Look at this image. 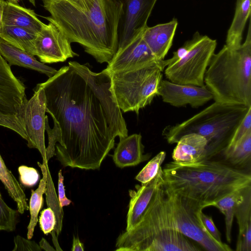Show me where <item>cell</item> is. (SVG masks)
I'll list each match as a JSON object with an SVG mask.
<instances>
[{
  "label": "cell",
  "instance_id": "10",
  "mask_svg": "<svg viewBox=\"0 0 251 251\" xmlns=\"http://www.w3.org/2000/svg\"><path fill=\"white\" fill-rule=\"evenodd\" d=\"M24 83L13 74L0 54V126L10 128L26 140L22 113L27 101Z\"/></svg>",
  "mask_w": 251,
  "mask_h": 251
},
{
  "label": "cell",
  "instance_id": "25",
  "mask_svg": "<svg viewBox=\"0 0 251 251\" xmlns=\"http://www.w3.org/2000/svg\"><path fill=\"white\" fill-rule=\"evenodd\" d=\"M0 180L4 185L9 196L16 202L19 213L23 214L25 211L28 210L29 205L24 187L7 167L0 154Z\"/></svg>",
  "mask_w": 251,
  "mask_h": 251
},
{
  "label": "cell",
  "instance_id": "43",
  "mask_svg": "<svg viewBox=\"0 0 251 251\" xmlns=\"http://www.w3.org/2000/svg\"><path fill=\"white\" fill-rule=\"evenodd\" d=\"M21 0H6V1L13 3H18V1Z\"/></svg>",
  "mask_w": 251,
  "mask_h": 251
},
{
  "label": "cell",
  "instance_id": "34",
  "mask_svg": "<svg viewBox=\"0 0 251 251\" xmlns=\"http://www.w3.org/2000/svg\"><path fill=\"white\" fill-rule=\"evenodd\" d=\"M39 223L41 230L48 235L54 230L56 223V217L53 211L50 208L44 209L41 212Z\"/></svg>",
  "mask_w": 251,
  "mask_h": 251
},
{
  "label": "cell",
  "instance_id": "1",
  "mask_svg": "<svg viewBox=\"0 0 251 251\" xmlns=\"http://www.w3.org/2000/svg\"><path fill=\"white\" fill-rule=\"evenodd\" d=\"M109 74L69 61L45 82L46 111L58 124L61 142L55 155L63 167L98 170L115 145L128 136L121 110L113 100Z\"/></svg>",
  "mask_w": 251,
  "mask_h": 251
},
{
  "label": "cell",
  "instance_id": "6",
  "mask_svg": "<svg viewBox=\"0 0 251 251\" xmlns=\"http://www.w3.org/2000/svg\"><path fill=\"white\" fill-rule=\"evenodd\" d=\"M251 107L215 101L183 122L166 126L162 135L175 144L184 135L199 134L206 140L204 160H218Z\"/></svg>",
  "mask_w": 251,
  "mask_h": 251
},
{
  "label": "cell",
  "instance_id": "24",
  "mask_svg": "<svg viewBox=\"0 0 251 251\" xmlns=\"http://www.w3.org/2000/svg\"><path fill=\"white\" fill-rule=\"evenodd\" d=\"M251 0H236L234 18L227 31L226 42V45L230 49H238L241 45L243 32L251 16Z\"/></svg>",
  "mask_w": 251,
  "mask_h": 251
},
{
  "label": "cell",
  "instance_id": "29",
  "mask_svg": "<svg viewBox=\"0 0 251 251\" xmlns=\"http://www.w3.org/2000/svg\"><path fill=\"white\" fill-rule=\"evenodd\" d=\"M47 176L46 190L45 193L46 203L48 207H50L55 214L56 223L54 230L58 237L62 230L63 211L57 196L48 165L47 166Z\"/></svg>",
  "mask_w": 251,
  "mask_h": 251
},
{
  "label": "cell",
  "instance_id": "40",
  "mask_svg": "<svg viewBox=\"0 0 251 251\" xmlns=\"http://www.w3.org/2000/svg\"><path fill=\"white\" fill-rule=\"evenodd\" d=\"M39 246L42 249L46 251H56L48 242L44 238H42L39 242Z\"/></svg>",
  "mask_w": 251,
  "mask_h": 251
},
{
  "label": "cell",
  "instance_id": "14",
  "mask_svg": "<svg viewBox=\"0 0 251 251\" xmlns=\"http://www.w3.org/2000/svg\"><path fill=\"white\" fill-rule=\"evenodd\" d=\"M71 43L59 28L49 22L36 35L35 55L44 64L64 62L68 58L78 56L73 50Z\"/></svg>",
  "mask_w": 251,
  "mask_h": 251
},
{
  "label": "cell",
  "instance_id": "42",
  "mask_svg": "<svg viewBox=\"0 0 251 251\" xmlns=\"http://www.w3.org/2000/svg\"><path fill=\"white\" fill-rule=\"evenodd\" d=\"M5 1L4 0H0V30L3 25L2 24V15L4 9Z\"/></svg>",
  "mask_w": 251,
  "mask_h": 251
},
{
  "label": "cell",
  "instance_id": "28",
  "mask_svg": "<svg viewBox=\"0 0 251 251\" xmlns=\"http://www.w3.org/2000/svg\"><path fill=\"white\" fill-rule=\"evenodd\" d=\"M249 187L232 192L211 205L217 207L225 216L226 235V240L229 243L231 240V229L235 210L243 201L246 190Z\"/></svg>",
  "mask_w": 251,
  "mask_h": 251
},
{
  "label": "cell",
  "instance_id": "27",
  "mask_svg": "<svg viewBox=\"0 0 251 251\" xmlns=\"http://www.w3.org/2000/svg\"><path fill=\"white\" fill-rule=\"evenodd\" d=\"M37 164L41 169L43 176L40 181L38 188L35 190H31L29 203L30 218L27 227V238L28 239H31L33 236L34 229L38 222V214L43 205V195L45 193L46 190L48 163L41 164L38 162Z\"/></svg>",
  "mask_w": 251,
  "mask_h": 251
},
{
  "label": "cell",
  "instance_id": "3",
  "mask_svg": "<svg viewBox=\"0 0 251 251\" xmlns=\"http://www.w3.org/2000/svg\"><path fill=\"white\" fill-rule=\"evenodd\" d=\"M166 188L201 202L204 208L235 191L251 186V172L217 160L182 164L172 161L162 169Z\"/></svg>",
  "mask_w": 251,
  "mask_h": 251
},
{
  "label": "cell",
  "instance_id": "37",
  "mask_svg": "<svg viewBox=\"0 0 251 251\" xmlns=\"http://www.w3.org/2000/svg\"><path fill=\"white\" fill-rule=\"evenodd\" d=\"M201 218L202 224L208 232L219 243H223L221 234L216 226L211 217L208 216L202 212L201 213Z\"/></svg>",
  "mask_w": 251,
  "mask_h": 251
},
{
  "label": "cell",
  "instance_id": "4",
  "mask_svg": "<svg viewBox=\"0 0 251 251\" xmlns=\"http://www.w3.org/2000/svg\"><path fill=\"white\" fill-rule=\"evenodd\" d=\"M117 251H198L176 229L164 182L155 192L140 222L117 238Z\"/></svg>",
  "mask_w": 251,
  "mask_h": 251
},
{
  "label": "cell",
  "instance_id": "16",
  "mask_svg": "<svg viewBox=\"0 0 251 251\" xmlns=\"http://www.w3.org/2000/svg\"><path fill=\"white\" fill-rule=\"evenodd\" d=\"M164 182L161 167L156 176L150 181L136 185V190H129L130 201L126 217V231L133 228L140 222L155 192Z\"/></svg>",
  "mask_w": 251,
  "mask_h": 251
},
{
  "label": "cell",
  "instance_id": "18",
  "mask_svg": "<svg viewBox=\"0 0 251 251\" xmlns=\"http://www.w3.org/2000/svg\"><path fill=\"white\" fill-rule=\"evenodd\" d=\"M144 146L140 134H133L120 139L112 155L113 160L120 168L135 166L148 160L151 154H144Z\"/></svg>",
  "mask_w": 251,
  "mask_h": 251
},
{
  "label": "cell",
  "instance_id": "2",
  "mask_svg": "<svg viewBox=\"0 0 251 251\" xmlns=\"http://www.w3.org/2000/svg\"><path fill=\"white\" fill-rule=\"evenodd\" d=\"M71 43L80 44L100 63H108L118 48L122 4L118 0H42Z\"/></svg>",
  "mask_w": 251,
  "mask_h": 251
},
{
  "label": "cell",
  "instance_id": "23",
  "mask_svg": "<svg viewBox=\"0 0 251 251\" xmlns=\"http://www.w3.org/2000/svg\"><path fill=\"white\" fill-rule=\"evenodd\" d=\"M217 160L234 168L251 172V130L235 144L226 147Z\"/></svg>",
  "mask_w": 251,
  "mask_h": 251
},
{
  "label": "cell",
  "instance_id": "32",
  "mask_svg": "<svg viewBox=\"0 0 251 251\" xmlns=\"http://www.w3.org/2000/svg\"><path fill=\"white\" fill-rule=\"evenodd\" d=\"M54 126L51 128L49 124L48 117L45 116V128L48 136V146L46 148V158L49 160L55 155V146L57 142L60 144L61 142V134L59 126L57 123L53 121Z\"/></svg>",
  "mask_w": 251,
  "mask_h": 251
},
{
  "label": "cell",
  "instance_id": "13",
  "mask_svg": "<svg viewBox=\"0 0 251 251\" xmlns=\"http://www.w3.org/2000/svg\"><path fill=\"white\" fill-rule=\"evenodd\" d=\"M142 33L124 47L118 49L105 71L109 73L125 72L152 66L165 68L163 60L156 59L144 40Z\"/></svg>",
  "mask_w": 251,
  "mask_h": 251
},
{
  "label": "cell",
  "instance_id": "26",
  "mask_svg": "<svg viewBox=\"0 0 251 251\" xmlns=\"http://www.w3.org/2000/svg\"><path fill=\"white\" fill-rule=\"evenodd\" d=\"M36 35L28 29L14 26L2 25L0 30V38L33 56Z\"/></svg>",
  "mask_w": 251,
  "mask_h": 251
},
{
  "label": "cell",
  "instance_id": "31",
  "mask_svg": "<svg viewBox=\"0 0 251 251\" xmlns=\"http://www.w3.org/2000/svg\"><path fill=\"white\" fill-rule=\"evenodd\" d=\"M166 155V152H159L142 169L136 176L135 179L141 184L146 183L152 179L158 173Z\"/></svg>",
  "mask_w": 251,
  "mask_h": 251
},
{
  "label": "cell",
  "instance_id": "41",
  "mask_svg": "<svg viewBox=\"0 0 251 251\" xmlns=\"http://www.w3.org/2000/svg\"><path fill=\"white\" fill-rule=\"evenodd\" d=\"M52 237V242L54 244V245L55 247L56 248L55 250L56 251H62V250L60 248L58 243L57 241V236L56 234V233L54 230H53L50 233Z\"/></svg>",
  "mask_w": 251,
  "mask_h": 251
},
{
  "label": "cell",
  "instance_id": "30",
  "mask_svg": "<svg viewBox=\"0 0 251 251\" xmlns=\"http://www.w3.org/2000/svg\"><path fill=\"white\" fill-rule=\"evenodd\" d=\"M19 212L10 207L3 200L0 191V231H13L18 223Z\"/></svg>",
  "mask_w": 251,
  "mask_h": 251
},
{
  "label": "cell",
  "instance_id": "36",
  "mask_svg": "<svg viewBox=\"0 0 251 251\" xmlns=\"http://www.w3.org/2000/svg\"><path fill=\"white\" fill-rule=\"evenodd\" d=\"M14 247L12 251H41L42 249L36 242L26 239L20 235L14 238Z\"/></svg>",
  "mask_w": 251,
  "mask_h": 251
},
{
  "label": "cell",
  "instance_id": "11",
  "mask_svg": "<svg viewBox=\"0 0 251 251\" xmlns=\"http://www.w3.org/2000/svg\"><path fill=\"white\" fill-rule=\"evenodd\" d=\"M33 96L25 102L22 120L26 136L27 146L38 150L43 163H48L45 143L46 100L44 89L36 86Z\"/></svg>",
  "mask_w": 251,
  "mask_h": 251
},
{
  "label": "cell",
  "instance_id": "35",
  "mask_svg": "<svg viewBox=\"0 0 251 251\" xmlns=\"http://www.w3.org/2000/svg\"><path fill=\"white\" fill-rule=\"evenodd\" d=\"M250 130H251V107L249 108L247 113L237 126L227 147L235 144Z\"/></svg>",
  "mask_w": 251,
  "mask_h": 251
},
{
  "label": "cell",
  "instance_id": "12",
  "mask_svg": "<svg viewBox=\"0 0 251 251\" xmlns=\"http://www.w3.org/2000/svg\"><path fill=\"white\" fill-rule=\"evenodd\" d=\"M122 12L118 26V48L141 34L157 0H118Z\"/></svg>",
  "mask_w": 251,
  "mask_h": 251
},
{
  "label": "cell",
  "instance_id": "21",
  "mask_svg": "<svg viewBox=\"0 0 251 251\" xmlns=\"http://www.w3.org/2000/svg\"><path fill=\"white\" fill-rule=\"evenodd\" d=\"M0 54L11 65H17L44 74L49 77L57 70L38 61L34 56L18 49L0 38Z\"/></svg>",
  "mask_w": 251,
  "mask_h": 251
},
{
  "label": "cell",
  "instance_id": "5",
  "mask_svg": "<svg viewBox=\"0 0 251 251\" xmlns=\"http://www.w3.org/2000/svg\"><path fill=\"white\" fill-rule=\"evenodd\" d=\"M204 82L215 101L251 106V24L246 38L236 49L226 45L214 53Z\"/></svg>",
  "mask_w": 251,
  "mask_h": 251
},
{
  "label": "cell",
  "instance_id": "22",
  "mask_svg": "<svg viewBox=\"0 0 251 251\" xmlns=\"http://www.w3.org/2000/svg\"><path fill=\"white\" fill-rule=\"evenodd\" d=\"M239 226L237 251H251V186L245 191L243 201L234 212Z\"/></svg>",
  "mask_w": 251,
  "mask_h": 251
},
{
  "label": "cell",
  "instance_id": "17",
  "mask_svg": "<svg viewBox=\"0 0 251 251\" xmlns=\"http://www.w3.org/2000/svg\"><path fill=\"white\" fill-rule=\"evenodd\" d=\"M177 25L174 18L168 23L147 26L143 31L142 37L157 60H164L171 48Z\"/></svg>",
  "mask_w": 251,
  "mask_h": 251
},
{
  "label": "cell",
  "instance_id": "7",
  "mask_svg": "<svg viewBox=\"0 0 251 251\" xmlns=\"http://www.w3.org/2000/svg\"><path fill=\"white\" fill-rule=\"evenodd\" d=\"M163 70L159 66H152L125 72L108 73L110 90L120 110L138 115L140 109L151 104L157 95Z\"/></svg>",
  "mask_w": 251,
  "mask_h": 251
},
{
  "label": "cell",
  "instance_id": "15",
  "mask_svg": "<svg viewBox=\"0 0 251 251\" xmlns=\"http://www.w3.org/2000/svg\"><path fill=\"white\" fill-rule=\"evenodd\" d=\"M157 95L161 97L164 102L176 107L189 104L198 107L213 99L205 85L180 84L162 79L159 84Z\"/></svg>",
  "mask_w": 251,
  "mask_h": 251
},
{
  "label": "cell",
  "instance_id": "19",
  "mask_svg": "<svg viewBox=\"0 0 251 251\" xmlns=\"http://www.w3.org/2000/svg\"><path fill=\"white\" fill-rule=\"evenodd\" d=\"M172 158L174 161L182 164H190L202 161L206 155V140L196 133L182 136L176 143Z\"/></svg>",
  "mask_w": 251,
  "mask_h": 251
},
{
  "label": "cell",
  "instance_id": "33",
  "mask_svg": "<svg viewBox=\"0 0 251 251\" xmlns=\"http://www.w3.org/2000/svg\"><path fill=\"white\" fill-rule=\"evenodd\" d=\"M18 171L20 182L25 187H33L39 179L40 175L38 171L33 167L21 165L18 167Z\"/></svg>",
  "mask_w": 251,
  "mask_h": 251
},
{
  "label": "cell",
  "instance_id": "39",
  "mask_svg": "<svg viewBox=\"0 0 251 251\" xmlns=\"http://www.w3.org/2000/svg\"><path fill=\"white\" fill-rule=\"evenodd\" d=\"M72 251H83L84 250L83 244L80 241L78 237H73Z\"/></svg>",
  "mask_w": 251,
  "mask_h": 251
},
{
  "label": "cell",
  "instance_id": "44",
  "mask_svg": "<svg viewBox=\"0 0 251 251\" xmlns=\"http://www.w3.org/2000/svg\"><path fill=\"white\" fill-rule=\"evenodd\" d=\"M29 1L34 5H35V0H29Z\"/></svg>",
  "mask_w": 251,
  "mask_h": 251
},
{
  "label": "cell",
  "instance_id": "38",
  "mask_svg": "<svg viewBox=\"0 0 251 251\" xmlns=\"http://www.w3.org/2000/svg\"><path fill=\"white\" fill-rule=\"evenodd\" d=\"M58 200L61 207L65 206H68L70 204L72 201L68 199L65 194V189L64 185V176L62 174V170H60L58 174Z\"/></svg>",
  "mask_w": 251,
  "mask_h": 251
},
{
  "label": "cell",
  "instance_id": "8",
  "mask_svg": "<svg viewBox=\"0 0 251 251\" xmlns=\"http://www.w3.org/2000/svg\"><path fill=\"white\" fill-rule=\"evenodd\" d=\"M185 44L186 53L166 67V77L175 83L202 86L205 73L216 48V40L197 31Z\"/></svg>",
  "mask_w": 251,
  "mask_h": 251
},
{
  "label": "cell",
  "instance_id": "9",
  "mask_svg": "<svg viewBox=\"0 0 251 251\" xmlns=\"http://www.w3.org/2000/svg\"><path fill=\"white\" fill-rule=\"evenodd\" d=\"M165 188L173 220L179 232L207 251L232 250L228 245L217 241L208 232L201 218L204 208L201 202Z\"/></svg>",
  "mask_w": 251,
  "mask_h": 251
},
{
  "label": "cell",
  "instance_id": "20",
  "mask_svg": "<svg viewBox=\"0 0 251 251\" xmlns=\"http://www.w3.org/2000/svg\"><path fill=\"white\" fill-rule=\"evenodd\" d=\"M2 24L5 26L24 28L36 34L46 25L37 18L33 10L7 1L4 2Z\"/></svg>",
  "mask_w": 251,
  "mask_h": 251
}]
</instances>
